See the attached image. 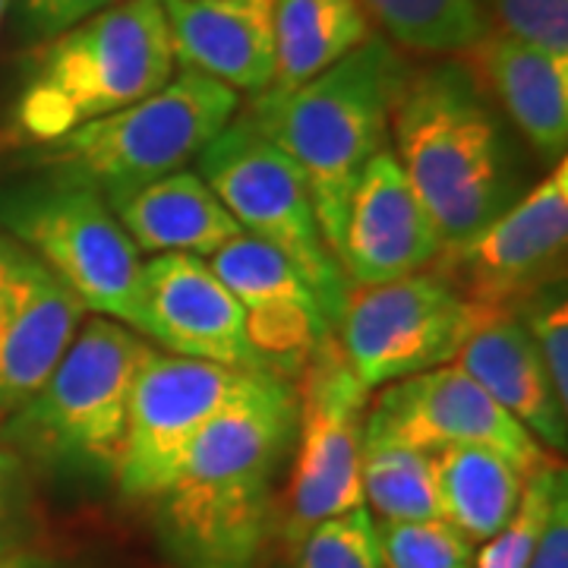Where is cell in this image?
Wrapping results in <instances>:
<instances>
[{"instance_id":"35","label":"cell","mask_w":568,"mask_h":568,"mask_svg":"<svg viewBox=\"0 0 568 568\" xmlns=\"http://www.w3.org/2000/svg\"><path fill=\"white\" fill-rule=\"evenodd\" d=\"M7 3H10V0H0V20H3V13H7Z\"/></svg>"},{"instance_id":"34","label":"cell","mask_w":568,"mask_h":568,"mask_svg":"<svg viewBox=\"0 0 568 568\" xmlns=\"http://www.w3.org/2000/svg\"><path fill=\"white\" fill-rule=\"evenodd\" d=\"M0 568H73L67 559L44 552V549H20V552H0Z\"/></svg>"},{"instance_id":"15","label":"cell","mask_w":568,"mask_h":568,"mask_svg":"<svg viewBox=\"0 0 568 568\" xmlns=\"http://www.w3.org/2000/svg\"><path fill=\"white\" fill-rule=\"evenodd\" d=\"M443 241L392 149H379L347 200L338 265L354 284H383L426 272Z\"/></svg>"},{"instance_id":"28","label":"cell","mask_w":568,"mask_h":568,"mask_svg":"<svg viewBox=\"0 0 568 568\" xmlns=\"http://www.w3.org/2000/svg\"><path fill=\"white\" fill-rule=\"evenodd\" d=\"M291 547L282 568H383L376 518L366 506L310 528Z\"/></svg>"},{"instance_id":"30","label":"cell","mask_w":568,"mask_h":568,"mask_svg":"<svg viewBox=\"0 0 568 568\" xmlns=\"http://www.w3.org/2000/svg\"><path fill=\"white\" fill-rule=\"evenodd\" d=\"M39 540V499L32 467L0 439V552L32 549Z\"/></svg>"},{"instance_id":"18","label":"cell","mask_w":568,"mask_h":568,"mask_svg":"<svg viewBox=\"0 0 568 568\" xmlns=\"http://www.w3.org/2000/svg\"><path fill=\"white\" fill-rule=\"evenodd\" d=\"M452 364L525 426L537 446L566 452L568 407L556 398L540 351L515 313L480 310Z\"/></svg>"},{"instance_id":"24","label":"cell","mask_w":568,"mask_h":568,"mask_svg":"<svg viewBox=\"0 0 568 568\" xmlns=\"http://www.w3.org/2000/svg\"><path fill=\"white\" fill-rule=\"evenodd\" d=\"M361 489H364V506L373 508L379 521L443 518L433 458L420 448L364 439Z\"/></svg>"},{"instance_id":"26","label":"cell","mask_w":568,"mask_h":568,"mask_svg":"<svg viewBox=\"0 0 568 568\" xmlns=\"http://www.w3.org/2000/svg\"><path fill=\"white\" fill-rule=\"evenodd\" d=\"M566 489V467L556 465L552 458L534 467L525 477L521 499L506 521V528L493 534L480 547V552L474 556V568H528L549 511Z\"/></svg>"},{"instance_id":"16","label":"cell","mask_w":568,"mask_h":568,"mask_svg":"<svg viewBox=\"0 0 568 568\" xmlns=\"http://www.w3.org/2000/svg\"><path fill=\"white\" fill-rule=\"evenodd\" d=\"M142 278L155 345L193 361L265 373L246 338L244 306L205 260L183 253L152 256Z\"/></svg>"},{"instance_id":"8","label":"cell","mask_w":568,"mask_h":568,"mask_svg":"<svg viewBox=\"0 0 568 568\" xmlns=\"http://www.w3.org/2000/svg\"><path fill=\"white\" fill-rule=\"evenodd\" d=\"M253 241L278 250L338 325L351 282L325 244L301 168L237 114L200 152L196 171Z\"/></svg>"},{"instance_id":"22","label":"cell","mask_w":568,"mask_h":568,"mask_svg":"<svg viewBox=\"0 0 568 568\" xmlns=\"http://www.w3.org/2000/svg\"><path fill=\"white\" fill-rule=\"evenodd\" d=\"M373 36L361 0H275V92L304 85Z\"/></svg>"},{"instance_id":"13","label":"cell","mask_w":568,"mask_h":568,"mask_svg":"<svg viewBox=\"0 0 568 568\" xmlns=\"http://www.w3.org/2000/svg\"><path fill=\"white\" fill-rule=\"evenodd\" d=\"M364 439L398 443L426 455L448 446L493 448L525 477L547 462L528 429L455 364L433 366L379 388L366 407Z\"/></svg>"},{"instance_id":"7","label":"cell","mask_w":568,"mask_h":568,"mask_svg":"<svg viewBox=\"0 0 568 568\" xmlns=\"http://www.w3.org/2000/svg\"><path fill=\"white\" fill-rule=\"evenodd\" d=\"M0 231L36 253L92 316L152 338L142 253L95 190L48 174L22 183L0 196Z\"/></svg>"},{"instance_id":"14","label":"cell","mask_w":568,"mask_h":568,"mask_svg":"<svg viewBox=\"0 0 568 568\" xmlns=\"http://www.w3.org/2000/svg\"><path fill=\"white\" fill-rule=\"evenodd\" d=\"M85 316L73 291L0 231V424L44 386Z\"/></svg>"},{"instance_id":"9","label":"cell","mask_w":568,"mask_h":568,"mask_svg":"<svg viewBox=\"0 0 568 568\" xmlns=\"http://www.w3.org/2000/svg\"><path fill=\"white\" fill-rule=\"evenodd\" d=\"M297 395V455L282 499H275V525L284 540L364 506L361 452L369 395L354 376L335 332L310 354L301 369Z\"/></svg>"},{"instance_id":"11","label":"cell","mask_w":568,"mask_h":568,"mask_svg":"<svg viewBox=\"0 0 568 568\" xmlns=\"http://www.w3.org/2000/svg\"><path fill=\"white\" fill-rule=\"evenodd\" d=\"M477 313L443 278L417 272L395 282L354 284L335 338L366 392H379L452 364Z\"/></svg>"},{"instance_id":"6","label":"cell","mask_w":568,"mask_h":568,"mask_svg":"<svg viewBox=\"0 0 568 568\" xmlns=\"http://www.w3.org/2000/svg\"><path fill=\"white\" fill-rule=\"evenodd\" d=\"M241 111L224 82L181 70L149 99L41 145L48 178L82 183L114 205L200 159Z\"/></svg>"},{"instance_id":"21","label":"cell","mask_w":568,"mask_h":568,"mask_svg":"<svg viewBox=\"0 0 568 568\" xmlns=\"http://www.w3.org/2000/svg\"><path fill=\"white\" fill-rule=\"evenodd\" d=\"M439 511L470 544H487L506 528L521 499L525 474L493 448L448 446L429 452Z\"/></svg>"},{"instance_id":"29","label":"cell","mask_w":568,"mask_h":568,"mask_svg":"<svg viewBox=\"0 0 568 568\" xmlns=\"http://www.w3.org/2000/svg\"><path fill=\"white\" fill-rule=\"evenodd\" d=\"M547 366L556 398L568 407V297L566 282L549 284L515 310Z\"/></svg>"},{"instance_id":"23","label":"cell","mask_w":568,"mask_h":568,"mask_svg":"<svg viewBox=\"0 0 568 568\" xmlns=\"http://www.w3.org/2000/svg\"><path fill=\"white\" fill-rule=\"evenodd\" d=\"M361 7L395 48L417 54H465L489 29L477 0H361Z\"/></svg>"},{"instance_id":"32","label":"cell","mask_w":568,"mask_h":568,"mask_svg":"<svg viewBox=\"0 0 568 568\" xmlns=\"http://www.w3.org/2000/svg\"><path fill=\"white\" fill-rule=\"evenodd\" d=\"M114 3L121 0H20L22 29L29 39L48 41Z\"/></svg>"},{"instance_id":"33","label":"cell","mask_w":568,"mask_h":568,"mask_svg":"<svg viewBox=\"0 0 568 568\" xmlns=\"http://www.w3.org/2000/svg\"><path fill=\"white\" fill-rule=\"evenodd\" d=\"M528 568H568V493L556 499Z\"/></svg>"},{"instance_id":"31","label":"cell","mask_w":568,"mask_h":568,"mask_svg":"<svg viewBox=\"0 0 568 568\" xmlns=\"http://www.w3.org/2000/svg\"><path fill=\"white\" fill-rule=\"evenodd\" d=\"M515 39L568 54V0H477Z\"/></svg>"},{"instance_id":"2","label":"cell","mask_w":568,"mask_h":568,"mask_svg":"<svg viewBox=\"0 0 568 568\" xmlns=\"http://www.w3.org/2000/svg\"><path fill=\"white\" fill-rule=\"evenodd\" d=\"M388 136L443 246L470 237L528 190L506 126L465 58L407 73Z\"/></svg>"},{"instance_id":"10","label":"cell","mask_w":568,"mask_h":568,"mask_svg":"<svg viewBox=\"0 0 568 568\" xmlns=\"http://www.w3.org/2000/svg\"><path fill=\"white\" fill-rule=\"evenodd\" d=\"M568 256V164L549 168L503 215L448 244L426 272H433L474 310H508L566 282Z\"/></svg>"},{"instance_id":"19","label":"cell","mask_w":568,"mask_h":568,"mask_svg":"<svg viewBox=\"0 0 568 568\" xmlns=\"http://www.w3.org/2000/svg\"><path fill=\"white\" fill-rule=\"evenodd\" d=\"M458 58H465L484 92L499 102L540 162L552 168L566 159L568 54H552L503 29H487V36Z\"/></svg>"},{"instance_id":"27","label":"cell","mask_w":568,"mask_h":568,"mask_svg":"<svg viewBox=\"0 0 568 568\" xmlns=\"http://www.w3.org/2000/svg\"><path fill=\"white\" fill-rule=\"evenodd\" d=\"M383 568H474L477 549L446 518L376 521Z\"/></svg>"},{"instance_id":"25","label":"cell","mask_w":568,"mask_h":568,"mask_svg":"<svg viewBox=\"0 0 568 568\" xmlns=\"http://www.w3.org/2000/svg\"><path fill=\"white\" fill-rule=\"evenodd\" d=\"M209 268L241 301L244 310L265 304H301L323 310L313 287L304 282V275L287 263L278 250L253 241L250 234H241L231 244H224L219 253H212Z\"/></svg>"},{"instance_id":"5","label":"cell","mask_w":568,"mask_h":568,"mask_svg":"<svg viewBox=\"0 0 568 568\" xmlns=\"http://www.w3.org/2000/svg\"><path fill=\"white\" fill-rule=\"evenodd\" d=\"M152 342L126 325L85 316L44 386L0 424V439L32 465L118 470L130 398Z\"/></svg>"},{"instance_id":"3","label":"cell","mask_w":568,"mask_h":568,"mask_svg":"<svg viewBox=\"0 0 568 568\" xmlns=\"http://www.w3.org/2000/svg\"><path fill=\"white\" fill-rule=\"evenodd\" d=\"M405 54L379 32L294 89H265L237 111L301 168L332 256L338 260L347 200L366 162L388 145V118L405 85Z\"/></svg>"},{"instance_id":"4","label":"cell","mask_w":568,"mask_h":568,"mask_svg":"<svg viewBox=\"0 0 568 568\" xmlns=\"http://www.w3.org/2000/svg\"><path fill=\"white\" fill-rule=\"evenodd\" d=\"M178 73L162 0H121L41 41L17 102V130L36 145L149 99Z\"/></svg>"},{"instance_id":"12","label":"cell","mask_w":568,"mask_h":568,"mask_svg":"<svg viewBox=\"0 0 568 568\" xmlns=\"http://www.w3.org/2000/svg\"><path fill=\"white\" fill-rule=\"evenodd\" d=\"M256 376L234 366L155 351L142 366L130 398L118 484L126 499H155L181 467L186 448Z\"/></svg>"},{"instance_id":"1","label":"cell","mask_w":568,"mask_h":568,"mask_svg":"<svg viewBox=\"0 0 568 568\" xmlns=\"http://www.w3.org/2000/svg\"><path fill=\"white\" fill-rule=\"evenodd\" d=\"M297 424L291 383L256 376L186 448L152 499L164 552L178 568H253L275 530V474Z\"/></svg>"},{"instance_id":"17","label":"cell","mask_w":568,"mask_h":568,"mask_svg":"<svg viewBox=\"0 0 568 568\" xmlns=\"http://www.w3.org/2000/svg\"><path fill=\"white\" fill-rule=\"evenodd\" d=\"M174 63L250 99L275 77V0H162Z\"/></svg>"},{"instance_id":"20","label":"cell","mask_w":568,"mask_h":568,"mask_svg":"<svg viewBox=\"0 0 568 568\" xmlns=\"http://www.w3.org/2000/svg\"><path fill=\"white\" fill-rule=\"evenodd\" d=\"M136 250L152 256L183 253L209 260L224 244L241 237V224L231 219L222 200L196 171H174L142 186L130 200L111 209Z\"/></svg>"}]
</instances>
